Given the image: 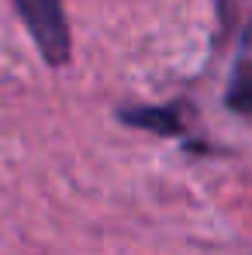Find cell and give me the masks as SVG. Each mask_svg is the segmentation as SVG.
<instances>
[{"label": "cell", "instance_id": "cell-1", "mask_svg": "<svg viewBox=\"0 0 252 255\" xmlns=\"http://www.w3.org/2000/svg\"><path fill=\"white\" fill-rule=\"evenodd\" d=\"M17 17L24 21L31 42L38 45L42 59L48 66H66L73 38H69V21L62 10V0H10Z\"/></svg>", "mask_w": 252, "mask_h": 255}, {"label": "cell", "instance_id": "cell-2", "mask_svg": "<svg viewBox=\"0 0 252 255\" xmlns=\"http://www.w3.org/2000/svg\"><path fill=\"white\" fill-rule=\"evenodd\" d=\"M121 121L145 128V131H159V134L180 131V118L173 107H128V111H121Z\"/></svg>", "mask_w": 252, "mask_h": 255}, {"label": "cell", "instance_id": "cell-3", "mask_svg": "<svg viewBox=\"0 0 252 255\" xmlns=\"http://www.w3.org/2000/svg\"><path fill=\"white\" fill-rule=\"evenodd\" d=\"M228 104L239 107V111H252V73H242V76L235 80V90H232Z\"/></svg>", "mask_w": 252, "mask_h": 255}]
</instances>
